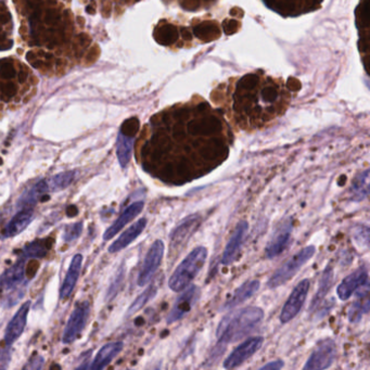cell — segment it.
<instances>
[{"mask_svg":"<svg viewBox=\"0 0 370 370\" xmlns=\"http://www.w3.org/2000/svg\"><path fill=\"white\" fill-rule=\"evenodd\" d=\"M157 126L152 144L159 152L166 154V159L178 158V166L182 159L198 158V154L215 166V162L220 163L227 153L226 124L218 111L206 102L167 109Z\"/></svg>","mask_w":370,"mask_h":370,"instance_id":"1","label":"cell"},{"mask_svg":"<svg viewBox=\"0 0 370 370\" xmlns=\"http://www.w3.org/2000/svg\"><path fill=\"white\" fill-rule=\"evenodd\" d=\"M235 121L244 129L261 128L283 115L291 95L285 81L263 72L247 74L227 89Z\"/></svg>","mask_w":370,"mask_h":370,"instance_id":"2","label":"cell"},{"mask_svg":"<svg viewBox=\"0 0 370 370\" xmlns=\"http://www.w3.org/2000/svg\"><path fill=\"white\" fill-rule=\"evenodd\" d=\"M264 318V312L260 307L250 306L225 316L217 328V345L214 349L213 357H219L229 343L237 342L250 335Z\"/></svg>","mask_w":370,"mask_h":370,"instance_id":"3","label":"cell"},{"mask_svg":"<svg viewBox=\"0 0 370 370\" xmlns=\"http://www.w3.org/2000/svg\"><path fill=\"white\" fill-rule=\"evenodd\" d=\"M208 254V249L205 247H198L192 250L184 257V260L177 266L168 280V287L175 292H180L186 289L203 268Z\"/></svg>","mask_w":370,"mask_h":370,"instance_id":"4","label":"cell"},{"mask_svg":"<svg viewBox=\"0 0 370 370\" xmlns=\"http://www.w3.org/2000/svg\"><path fill=\"white\" fill-rule=\"evenodd\" d=\"M315 252L316 249L314 246H307L297 254H294L272 273V276L268 280V288L276 289L280 286L286 285L314 256Z\"/></svg>","mask_w":370,"mask_h":370,"instance_id":"5","label":"cell"},{"mask_svg":"<svg viewBox=\"0 0 370 370\" xmlns=\"http://www.w3.org/2000/svg\"><path fill=\"white\" fill-rule=\"evenodd\" d=\"M90 313L89 301L80 302L73 309L70 315L68 322L65 325L62 335V342L64 344L73 343L81 335L85 329L88 320V316Z\"/></svg>","mask_w":370,"mask_h":370,"instance_id":"6","label":"cell"},{"mask_svg":"<svg viewBox=\"0 0 370 370\" xmlns=\"http://www.w3.org/2000/svg\"><path fill=\"white\" fill-rule=\"evenodd\" d=\"M269 9L284 17H298L319 8L323 0H263Z\"/></svg>","mask_w":370,"mask_h":370,"instance_id":"7","label":"cell"},{"mask_svg":"<svg viewBox=\"0 0 370 370\" xmlns=\"http://www.w3.org/2000/svg\"><path fill=\"white\" fill-rule=\"evenodd\" d=\"M337 354V345L332 339H325L317 344L316 349L307 359L304 369L320 370L332 366Z\"/></svg>","mask_w":370,"mask_h":370,"instance_id":"8","label":"cell"},{"mask_svg":"<svg viewBox=\"0 0 370 370\" xmlns=\"http://www.w3.org/2000/svg\"><path fill=\"white\" fill-rule=\"evenodd\" d=\"M164 242L162 240H155L145 257L143 267L139 271L137 284L139 287L146 286L154 276L159 269L164 254Z\"/></svg>","mask_w":370,"mask_h":370,"instance_id":"9","label":"cell"},{"mask_svg":"<svg viewBox=\"0 0 370 370\" xmlns=\"http://www.w3.org/2000/svg\"><path fill=\"white\" fill-rule=\"evenodd\" d=\"M309 286H310L309 280L303 279L297 285V287L294 288L280 313L281 322L283 323L289 322L300 313V310L303 307V305H304L305 300L307 298Z\"/></svg>","mask_w":370,"mask_h":370,"instance_id":"10","label":"cell"},{"mask_svg":"<svg viewBox=\"0 0 370 370\" xmlns=\"http://www.w3.org/2000/svg\"><path fill=\"white\" fill-rule=\"evenodd\" d=\"M202 217L199 214H192L181 220L179 225L177 226L173 233L169 236L171 239V249L173 252H180V250L186 246L189 239L198 230L200 225H201Z\"/></svg>","mask_w":370,"mask_h":370,"instance_id":"11","label":"cell"},{"mask_svg":"<svg viewBox=\"0 0 370 370\" xmlns=\"http://www.w3.org/2000/svg\"><path fill=\"white\" fill-rule=\"evenodd\" d=\"M200 293L201 292H200V288L198 286L189 285L174 303L171 313L167 316V323H174L181 319L183 316H186L199 300Z\"/></svg>","mask_w":370,"mask_h":370,"instance_id":"12","label":"cell"},{"mask_svg":"<svg viewBox=\"0 0 370 370\" xmlns=\"http://www.w3.org/2000/svg\"><path fill=\"white\" fill-rule=\"evenodd\" d=\"M264 343V338L253 337L246 340L238 347L233 351V353L224 361L225 369H235L246 362L247 359L252 357L253 355L261 349Z\"/></svg>","mask_w":370,"mask_h":370,"instance_id":"13","label":"cell"},{"mask_svg":"<svg viewBox=\"0 0 370 370\" xmlns=\"http://www.w3.org/2000/svg\"><path fill=\"white\" fill-rule=\"evenodd\" d=\"M31 305H32L31 301H26L25 303H23L18 312L14 314L12 319L9 321L5 331V338H4L5 345L12 347L13 343L22 336V334H23L27 322V316L29 313V309H31Z\"/></svg>","mask_w":370,"mask_h":370,"instance_id":"14","label":"cell"},{"mask_svg":"<svg viewBox=\"0 0 370 370\" xmlns=\"http://www.w3.org/2000/svg\"><path fill=\"white\" fill-rule=\"evenodd\" d=\"M292 227L293 226L290 220L284 221L283 224H280V226L276 229V232L271 236L267 246H266V256L268 258H273L285 252L291 240Z\"/></svg>","mask_w":370,"mask_h":370,"instance_id":"15","label":"cell"},{"mask_svg":"<svg viewBox=\"0 0 370 370\" xmlns=\"http://www.w3.org/2000/svg\"><path fill=\"white\" fill-rule=\"evenodd\" d=\"M26 261L27 258L20 254L17 262L2 273V276H0V289L11 291L24 285Z\"/></svg>","mask_w":370,"mask_h":370,"instance_id":"16","label":"cell"},{"mask_svg":"<svg viewBox=\"0 0 370 370\" xmlns=\"http://www.w3.org/2000/svg\"><path fill=\"white\" fill-rule=\"evenodd\" d=\"M249 229V224L247 221H240V223L237 225L235 232L233 233L230 239H229L227 246L225 248V251L221 256L220 263L228 266L233 264L237 258L241 251V248L243 246L244 239H246V236Z\"/></svg>","mask_w":370,"mask_h":370,"instance_id":"17","label":"cell"},{"mask_svg":"<svg viewBox=\"0 0 370 370\" xmlns=\"http://www.w3.org/2000/svg\"><path fill=\"white\" fill-rule=\"evenodd\" d=\"M368 283V271L367 269L361 266V267L357 268L349 276L345 277L341 284H340L337 288V294L339 299L341 301L349 300L355 291L366 285Z\"/></svg>","mask_w":370,"mask_h":370,"instance_id":"18","label":"cell"},{"mask_svg":"<svg viewBox=\"0 0 370 370\" xmlns=\"http://www.w3.org/2000/svg\"><path fill=\"white\" fill-rule=\"evenodd\" d=\"M144 206L145 203L143 201H136L128 205L127 208L123 211L121 215L117 217L114 223L107 229L105 234H103V240L108 241L112 239L115 235L120 233L125 226L130 223L132 219H135L139 214L143 212Z\"/></svg>","mask_w":370,"mask_h":370,"instance_id":"19","label":"cell"},{"mask_svg":"<svg viewBox=\"0 0 370 370\" xmlns=\"http://www.w3.org/2000/svg\"><path fill=\"white\" fill-rule=\"evenodd\" d=\"M35 218V211L34 208H26L19 210L18 213L14 215L9 223L6 225L3 237L4 238H12L23 233L25 229L32 223Z\"/></svg>","mask_w":370,"mask_h":370,"instance_id":"20","label":"cell"},{"mask_svg":"<svg viewBox=\"0 0 370 370\" xmlns=\"http://www.w3.org/2000/svg\"><path fill=\"white\" fill-rule=\"evenodd\" d=\"M49 192L47 180H39L33 184L32 187L25 189L19 197L17 202V209L22 210L26 208H34L37 202L43 201L45 197Z\"/></svg>","mask_w":370,"mask_h":370,"instance_id":"21","label":"cell"},{"mask_svg":"<svg viewBox=\"0 0 370 370\" xmlns=\"http://www.w3.org/2000/svg\"><path fill=\"white\" fill-rule=\"evenodd\" d=\"M81 265H83V255L81 254L74 255L70 263L69 269L66 271L62 286L60 288V293H59L60 300H65L71 297V294L74 291V288H75L77 280L79 278Z\"/></svg>","mask_w":370,"mask_h":370,"instance_id":"22","label":"cell"},{"mask_svg":"<svg viewBox=\"0 0 370 370\" xmlns=\"http://www.w3.org/2000/svg\"><path fill=\"white\" fill-rule=\"evenodd\" d=\"M148 220L147 218H140L136 223L132 224L130 227H128L126 230H125L118 238L111 244L109 247L108 251L109 253H116L120 252V251L127 248L131 242H134L138 237L143 234L145 228L147 226Z\"/></svg>","mask_w":370,"mask_h":370,"instance_id":"23","label":"cell"},{"mask_svg":"<svg viewBox=\"0 0 370 370\" xmlns=\"http://www.w3.org/2000/svg\"><path fill=\"white\" fill-rule=\"evenodd\" d=\"M123 342H111L103 345L99 352L96 355L95 359L91 361L88 369L92 370H101L108 367L112 360L121 353L123 350Z\"/></svg>","mask_w":370,"mask_h":370,"instance_id":"24","label":"cell"},{"mask_svg":"<svg viewBox=\"0 0 370 370\" xmlns=\"http://www.w3.org/2000/svg\"><path fill=\"white\" fill-rule=\"evenodd\" d=\"M260 287H261V283L258 280L247 281V283L241 285L238 289L235 291L233 297L225 303L223 308L230 310L237 306L241 305L242 303H244L247 300L252 298L253 295L257 292V290L260 289Z\"/></svg>","mask_w":370,"mask_h":370,"instance_id":"25","label":"cell"},{"mask_svg":"<svg viewBox=\"0 0 370 370\" xmlns=\"http://www.w3.org/2000/svg\"><path fill=\"white\" fill-rule=\"evenodd\" d=\"M361 293H358L357 300L355 301L349 310V320L353 323L360 321L361 317L368 313L369 310V284L361 287Z\"/></svg>","mask_w":370,"mask_h":370,"instance_id":"26","label":"cell"},{"mask_svg":"<svg viewBox=\"0 0 370 370\" xmlns=\"http://www.w3.org/2000/svg\"><path fill=\"white\" fill-rule=\"evenodd\" d=\"M134 147V137L120 132L116 142V155L122 168H126L129 164Z\"/></svg>","mask_w":370,"mask_h":370,"instance_id":"27","label":"cell"},{"mask_svg":"<svg viewBox=\"0 0 370 370\" xmlns=\"http://www.w3.org/2000/svg\"><path fill=\"white\" fill-rule=\"evenodd\" d=\"M369 195V169L359 173L350 189V200L353 202H360Z\"/></svg>","mask_w":370,"mask_h":370,"instance_id":"28","label":"cell"},{"mask_svg":"<svg viewBox=\"0 0 370 370\" xmlns=\"http://www.w3.org/2000/svg\"><path fill=\"white\" fill-rule=\"evenodd\" d=\"M334 277H335L334 268H332L331 266H327V267L325 268L321 278L319 280V286H318L317 292L314 295L312 304H310V309H314L315 307L319 305L326 295L328 294L332 287V284H334Z\"/></svg>","mask_w":370,"mask_h":370,"instance_id":"29","label":"cell"},{"mask_svg":"<svg viewBox=\"0 0 370 370\" xmlns=\"http://www.w3.org/2000/svg\"><path fill=\"white\" fill-rule=\"evenodd\" d=\"M76 174L77 173L75 171H66L53 176L49 180H47L49 191L59 192L70 187L71 183L75 179Z\"/></svg>","mask_w":370,"mask_h":370,"instance_id":"30","label":"cell"},{"mask_svg":"<svg viewBox=\"0 0 370 370\" xmlns=\"http://www.w3.org/2000/svg\"><path fill=\"white\" fill-rule=\"evenodd\" d=\"M157 293H158V287L153 284L150 285L142 294L138 295L134 302L131 303V305L127 309L126 317L132 316L137 312H139V310L142 309L145 305H147L152 299L155 298Z\"/></svg>","mask_w":370,"mask_h":370,"instance_id":"31","label":"cell"},{"mask_svg":"<svg viewBox=\"0 0 370 370\" xmlns=\"http://www.w3.org/2000/svg\"><path fill=\"white\" fill-rule=\"evenodd\" d=\"M47 252L48 249L45 240H34L22 249L21 255L26 257L27 260L29 258H42L47 255Z\"/></svg>","mask_w":370,"mask_h":370,"instance_id":"32","label":"cell"},{"mask_svg":"<svg viewBox=\"0 0 370 370\" xmlns=\"http://www.w3.org/2000/svg\"><path fill=\"white\" fill-rule=\"evenodd\" d=\"M125 272H126V268H125V265L122 264L120 266V268H118L117 271L115 272L114 278H113L112 281H111V284L108 288L107 297H106L107 301L113 300L116 297V294L118 293V291L121 290L123 281H124V278H125Z\"/></svg>","mask_w":370,"mask_h":370,"instance_id":"33","label":"cell"},{"mask_svg":"<svg viewBox=\"0 0 370 370\" xmlns=\"http://www.w3.org/2000/svg\"><path fill=\"white\" fill-rule=\"evenodd\" d=\"M84 229L83 221H76V223L66 225L62 235V239L65 243H70L79 238L81 232Z\"/></svg>","mask_w":370,"mask_h":370,"instance_id":"34","label":"cell"},{"mask_svg":"<svg viewBox=\"0 0 370 370\" xmlns=\"http://www.w3.org/2000/svg\"><path fill=\"white\" fill-rule=\"evenodd\" d=\"M354 239L359 246L366 249L369 246V229L367 226H358L354 229Z\"/></svg>","mask_w":370,"mask_h":370,"instance_id":"35","label":"cell"},{"mask_svg":"<svg viewBox=\"0 0 370 370\" xmlns=\"http://www.w3.org/2000/svg\"><path fill=\"white\" fill-rule=\"evenodd\" d=\"M0 75L7 79H11L16 76V70L13 68L12 62L8 59L0 60Z\"/></svg>","mask_w":370,"mask_h":370,"instance_id":"36","label":"cell"},{"mask_svg":"<svg viewBox=\"0 0 370 370\" xmlns=\"http://www.w3.org/2000/svg\"><path fill=\"white\" fill-rule=\"evenodd\" d=\"M11 347L4 344L0 346V369H7L11 361Z\"/></svg>","mask_w":370,"mask_h":370,"instance_id":"37","label":"cell"},{"mask_svg":"<svg viewBox=\"0 0 370 370\" xmlns=\"http://www.w3.org/2000/svg\"><path fill=\"white\" fill-rule=\"evenodd\" d=\"M43 364H45V359L39 354H34L33 356L29 358V360L26 362V365L23 367V369L28 370H38L43 368Z\"/></svg>","mask_w":370,"mask_h":370,"instance_id":"38","label":"cell"},{"mask_svg":"<svg viewBox=\"0 0 370 370\" xmlns=\"http://www.w3.org/2000/svg\"><path fill=\"white\" fill-rule=\"evenodd\" d=\"M284 361L283 360H272L269 361L268 364H265L260 369H266V370H279L284 367Z\"/></svg>","mask_w":370,"mask_h":370,"instance_id":"39","label":"cell"},{"mask_svg":"<svg viewBox=\"0 0 370 370\" xmlns=\"http://www.w3.org/2000/svg\"><path fill=\"white\" fill-rule=\"evenodd\" d=\"M59 19H60V16H59V13L57 11L49 10L46 14L45 21H46L47 24H55L59 21Z\"/></svg>","mask_w":370,"mask_h":370,"instance_id":"40","label":"cell"},{"mask_svg":"<svg viewBox=\"0 0 370 370\" xmlns=\"http://www.w3.org/2000/svg\"><path fill=\"white\" fill-rule=\"evenodd\" d=\"M17 91H18L17 86L13 83L7 84L4 88V94L7 96V97H13V96H16Z\"/></svg>","mask_w":370,"mask_h":370,"instance_id":"41","label":"cell"},{"mask_svg":"<svg viewBox=\"0 0 370 370\" xmlns=\"http://www.w3.org/2000/svg\"><path fill=\"white\" fill-rule=\"evenodd\" d=\"M10 18H11V16H10V14L8 12L2 13V14H0V22H2L3 24H6V23H8Z\"/></svg>","mask_w":370,"mask_h":370,"instance_id":"42","label":"cell"},{"mask_svg":"<svg viewBox=\"0 0 370 370\" xmlns=\"http://www.w3.org/2000/svg\"><path fill=\"white\" fill-rule=\"evenodd\" d=\"M27 79V73H25L24 71H22L19 73V81L21 84H23L24 81Z\"/></svg>","mask_w":370,"mask_h":370,"instance_id":"43","label":"cell"},{"mask_svg":"<svg viewBox=\"0 0 370 370\" xmlns=\"http://www.w3.org/2000/svg\"><path fill=\"white\" fill-rule=\"evenodd\" d=\"M34 59H35V56H34V54L32 53V51H29V53H27V55H26V60L27 61H33Z\"/></svg>","mask_w":370,"mask_h":370,"instance_id":"44","label":"cell"},{"mask_svg":"<svg viewBox=\"0 0 370 370\" xmlns=\"http://www.w3.org/2000/svg\"><path fill=\"white\" fill-rule=\"evenodd\" d=\"M86 11H87V13H89V14H95V11H94V9L91 8V7H87Z\"/></svg>","mask_w":370,"mask_h":370,"instance_id":"45","label":"cell"}]
</instances>
